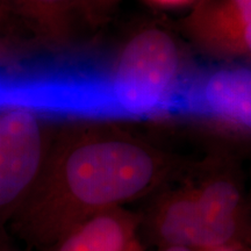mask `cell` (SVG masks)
Returning a JSON list of instances; mask_svg holds the SVG:
<instances>
[{"mask_svg": "<svg viewBox=\"0 0 251 251\" xmlns=\"http://www.w3.org/2000/svg\"><path fill=\"white\" fill-rule=\"evenodd\" d=\"M26 30L48 41L69 35L78 15L89 17L86 0H5Z\"/></svg>", "mask_w": 251, "mask_h": 251, "instance_id": "7", "label": "cell"}, {"mask_svg": "<svg viewBox=\"0 0 251 251\" xmlns=\"http://www.w3.org/2000/svg\"><path fill=\"white\" fill-rule=\"evenodd\" d=\"M0 49H1V47H0Z\"/></svg>", "mask_w": 251, "mask_h": 251, "instance_id": "15", "label": "cell"}, {"mask_svg": "<svg viewBox=\"0 0 251 251\" xmlns=\"http://www.w3.org/2000/svg\"><path fill=\"white\" fill-rule=\"evenodd\" d=\"M55 133L37 109L0 108V233L33 191Z\"/></svg>", "mask_w": 251, "mask_h": 251, "instance_id": "3", "label": "cell"}, {"mask_svg": "<svg viewBox=\"0 0 251 251\" xmlns=\"http://www.w3.org/2000/svg\"><path fill=\"white\" fill-rule=\"evenodd\" d=\"M150 1L161 6H180L187 4V2L192 1V0H150Z\"/></svg>", "mask_w": 251, "mask_h": 251, "instance_id": "12", "label": "cell"}, {"mask_svg": "<svg viewBox=\"0 0 251 251\" xmlns=\"http://www.w3.org/2000/svg\"><path fill=\"white\" fill-rule=\"evenodd\" d=\"M198 101L207 114L251 130V69L227 67L212 72L198 90Z\"/></svg>", "mask_w": 251, "mask_h": 251, "instance_id": "6", "label": "cell"}, {"mask_svg": "<svg viewBox=\"0 0 251 251\" xmlns=\"http://www.w3.org/2000/svg\"><path fill=\"white\" fill-rule=\"evenodd\" d=\"M180 56L175 40L158 28L140 31L126 43L111 78L113 100L133 114L168 107L179 83Z\"/></svg>", "mask_w": 251, "mask_h": 251, "instance_id": "2", "label": "cell"}, {"mask_svg": "<svg viewBox=\"0 0 251 251\" xmlns=\"http://www.w3.org/2000/svg\"><path fill=\"white\" fill-rule=\"evenodd\" d=\"M171 163L151 147L93 125L55 133L33 191L7 231L26 249L46 251L90 216L159 186Z\"/></svg>", "mask_w": 251, "mask_h": 251, "instance_id": "1", "label": "cell"}, {"mask_svg": "<svg viewBox=\"0 0 251 251\" xmlns=\"http://www.w3.org/2000/svg\"><path fill=\"white\" fill-rule=\"evenodd\" d=\"M188 24L211 51L251 59V0H206L191 14Z\"/></svg>", "mask_w": 251, "mask_h": 251, "instance_id": "4", "label": "cell"}, {"mask_svg": "<svg viewBox=\"0 0 251 251\" xmlns=\"http://www.w3.org/2000/svg\"><path fill=\"white\" fill-rule=\"evenodd\" d=\"M159 251H199V250L191 249V248H183V247H169V248H162Z\"/></svg>", "mask_w": 251, "mask_h": 251, "instance_id": "14", "label": "cell"}, {"mask_svg": "<svg viewBox=\"0 0 251 251\" xmlns=\"http://www.w3.org/2000/svg\"><path fill=\"white\" fill-rule=\"evenodd\" d=\"M26 30L14 17L5 0H0V46L7 43L17 34Z\"/></svg>", "mask_w": 251, "mask_h": 251, "instance_id": "8", "label": "cell"}, {"mask_svg": "<svg viewBox=\"0 0 251 251\" xmlns=\"http://www.w3.org/2000/svg\"><path fill=\"white\" fill-rule=\"evenodd\" d=\"M113 1H114V0H86L91 15H92L94 12L97 11V9L105 7L106 5L111 4V2H113Z\"/></svg>", "mask_w": 251, "mask_h": 251, "instance_id": "10", "label": "cell"}, {"mask_svg": "<svg viewBox=\"0 0 251 251\" xmlns=\"http://www.w3.org/2000/svg\"><path fill=\"white\" fill-rule=\"evenodd\" d=\"M0 251H24L21 249L20 243H18L13 237L6 230L0 233Z\"/></svg>", "mask_w": 251, "mask_h": 251, "instance_id": "9", "label": "cell"}, {"mask_svg": "<svg viewBox=\"0 0 251 251\" xmlns=\"http://www.w3.org/2000/svg\"><path fill=\"white\" fill-rule=\"evenodd\" d=\"M208 251H251V250L244 248V246H242L241 242H237V243H231V244H227V246L215 248V249H212Z\"/></svg>", "mask_w": 251, "mask_h": 251, "instance_id": "11", "label": "cell"}, {"mask_svg": "<svg viewBox=\"0 0 251 251\" xmlns=\"http://www.w3.org/2000/svg\"><path fill=\"white\" fill-rule=\"evenodd\" d=\"M142 216L114 207L71 228L46 251H125L141 229Z\"/></svg>", "mask_w": 251, "mask_h": 251, "instance_id": "5", "label": "cell"}, {"mask_svg": "<svg viewBox=\"0 0 251 251\" xmlns=\"http://www.w3.org/2000/svg\"><path fill=\"white\" fill-rule=\"evenodd\" d=\"M125 251H144V250L139 238H135L133 242L129 244V247H128Z\"/></svg>", "mask_w": 251, "mask_h": 251, "instance_id": "13", "label": "cell"}]
</instances>
